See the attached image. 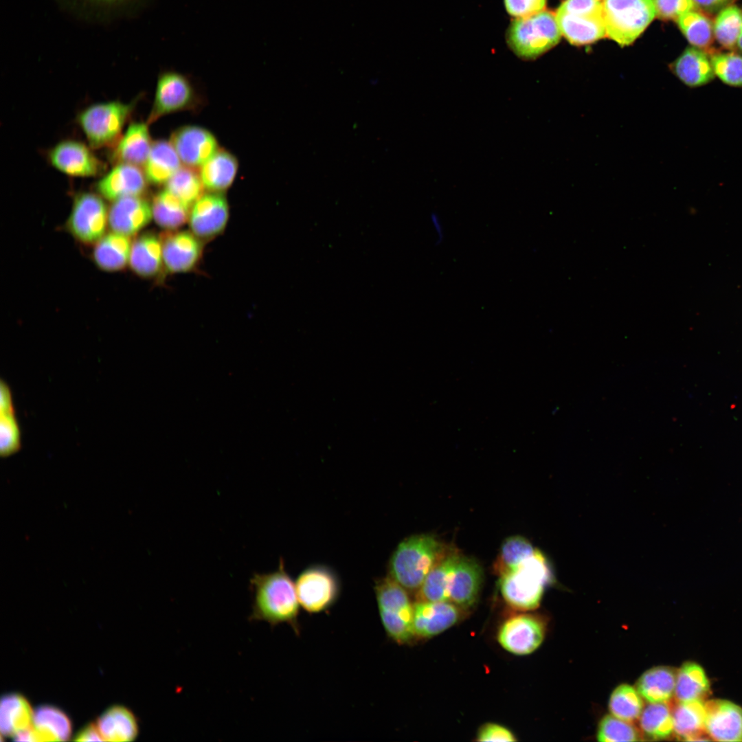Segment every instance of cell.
I'll list each match as a JSON object with an SVG mask.
<instances>
[{"instance_id":"51","label":"cell","mask_w":742,"mask_h":742,"mask_svg":"<svg viewBox=\"0 0 742 742\" xmlns=\"http://www.w3.org/2000/svg\"><path fill=\"white\" fill-rule=\"evenodd\" d=\"M74 740L76 741H102L104 739L97 725L91 723L82 728L76 735Z\"/></svg>"},{"instance_id":"23","label":"cell","mask_w":742,"mask_h":742,"mask_svg":"<svg viewBox=\"0 0 742 742\" xmlns=\"http://www.w3.org/2000/svg\"><path fill=\"white\" fill-rule=\"evenodd\" d=\"M460 555L458 550L449 549L415 594L416 601H449L451 581Z\"/></svg>"},{"instance_id":"4","label":"cell","mask_w":742,"mask_h":742,"mask_svg":"<svg viewBox=\"0 0 742 742\" xmlns=\"http://www.w3.org/2000/svg\"><path fill=\"white\" fill-rule=\"evenodd\" d=\"M561 36L555 13L543 10L535 15L513 19L506 32V41L519 58L535 60L554 47Z\"/></svg>"},{"instance_id":"1","label":"cell","mask_w":742,"mask_h":742,"mask_svg":"<svg viewBox=\"0 0 742 742\" xmlns=\"http://www.w3.org/2000/svg\"><path fill=\"white\" fill-rule=\"evenodd\" d=\"M282 560L272 572L255 573L250 579L254 594L251 621H265L276 626L286 623L300 632V603L295 585L286 572Z\"/></svg>"},{"instance_id":"18","label":"cell","mask_w":742,"mask_h":742,"mask_svg":"<svg viewBox=\"0 0 742 742\" xmlns=\"http://www.w3.org/2000/svg\"><path fill=\"white\" fill-rule=\"evenodd\" d=\"M152 218V205L142 196L114 201L109 210V227L111 231L129 237L143 229Z\"/></svg>"},{"instance_id":"13","label":"cell","mask_w":742,"mask_h":742,"mask_svg":"<svg viewBox=\"0 0 742 742\" xmlns=\"http://www.w3.org/2000/svg\"><path fill=\"white\" fill-rule=\"evenodd\" d=\"M229 218V205L221 192L203 194L191 207L189 226L203 240H210L225 229Z\"/></svg>"},{"instance_id":"31","label":"cell","mask_w":742,"mask_h":742,"mask_svg":"<svg viewBox=\"0 0 742 742\" xmlns=\"http://www.w3.org/2000/svg\"><path fill=\"white\" fill-rule=\"evenodd\" d=\"M144 166L147 181L161 185L180 168V158L170 142L159 139L153 143Z\"/></svg>"},{"instance_id":"14","label":"cell","mask_w":742,"mask_h":742,"mask_svg":"<svg viewBox=\"0 0 742 742\" xmlns=\"http://www.w3.org/2000/svg\"><path fill=\"white\" fill-rule=\"evenodd\" d=\"M50 164L61 172L80 177L100 174L104 165L85 144L65 140L56 144L48 153Z\"/></svg>"},{"instance_id":"11","label":"cell","mask_w":742,"mask_h":742,"mask_svg":"<svg viewBox=\"0 0 742 742\" xmlns=\"http://www.w3.org/2000/svg\"><path fill=\"white\" fill-rule=\"evenodd\" d=\"M160 237L164 269L168 273H186L197 266L203 254V240L191 231H168Z\"/></svg>"},{"instance_id":"29","label":"cell","mask_w":742,"mask_h":742,"mask_svg":"<svg viewBox=\"0 0 742 742\" xmlns=\"http://www.w3.org/2000/svg\"><path fill=\"white\" fill-rule=\"evenodd\" d=\"M673 718L674 732L681 739L710 740L706 735V709L701 700L679 702L673 709Z\"/></svg>"},{"instance_id":"39","label":"cell","mask_w":742,"mask_h":742,"mask_svg":"<svg viewBox=\"0 0 742 742\" xmlns=\"http://www.w3.org/2000/svg\"><path fill=\"white\" fill-rule=\"evenodd\" d=\"M742 27V9L730 5L719 11L713 22L714 36L719 44L728 50L737 49Z\"/></svg>"},{"instance_id":"33","label":"cell","mask_w":742,"mask_h":742,"mask_svg":"<svg viewBox=\"0 0 742 742\" xmlns=\"http://www.w3.org/2000/svg\"><path fill=\"white\" fill-rule=\"evenodd\" d=\"M34 711L28 701L20 694L11 693L1 698L0 728L5 736L14 737L33 724Z\"/></svg>"},{"instance_id":"15","label":"cell","mask_w":742,"mask_h":742,"mask_svg":"<svg viewBox=\"0 0 742 742\" xmlns=\"http://www.w3.org/2000/svg\"><path fill=\"white\" fill-rule=\"evenodd\" d=\"M170 142L182 162L193 168L202 166L218 150L214 135L197 126H184L176 129L171 135Z\"/></svg>"},{"instance_id":"7","label":"cell","mask_w":742,"mask_h":742,"mask_svg":"<svg viewBox=\"0 0 742 742\" xmlns=\"http://www.w3.org/2000/svg\"><path fill=\"white\" fill-rule=\"evenodd\" d=\"M134 103L111 101L92 104L78 116V122L90 146L100 148L115 146L133 109Z\"/></svg>"},{"instance_id":"19","label":"cell","mask_w":742,"mask_h":742,"mask_svg":"<svg viewBox=\"0 0 742 742\" xmlns=\"http://www.w3.org/2000/svg\"><path fill=\"white\" fill-rule=\"evenodd\" d=\"M147 179L138 166L116 164L96 184L99 194L109 201L131 196H142L146 191Z\"/></svg>"},{"instance_id":"43","label":"cell","mask_w":742,"mask_h":742,"mask_svg":"<svg viewBox=\"0 0 742 742\" xmlns=\"http://www.w3.org/2000/svg\"><path fill=\"white\" fill-rule=\"evenodd\" d=\"M631 723L614 715H606L599 723L597 739L601 742L640 741V733Z\"/></svg>"},{"instance_id":"36","label":"cell","mask_w":742,"mask_h":742,"mask_svg":"<svg viewBox=\"0 0 742 742\" xmlns=\"http://www.w3.org/2000/svg\"><path fill=\"white\" fill-rule=\"evenodd\" d=\"M676 22L682 33L693 47L707 52L715 38L713 22L707 14L694 9L680 16Z\"/></svg>"},{"instance_id":"52","label":"cell","mask_w":742,"mask_h":742,"mask_svg":"<svg viewBox=\"0 0 742 742\" xmlns=\"http://www.w3.org/2000/svg\"><path fill=\"white\" fill-rule=\"evenodd\" d=\"M14 412L12 394L9 387L3 381L0 385V412Z\"/></svg>"},{"instance_id":"28","label":"cell","mask_w":742,"mask_h":742,"mask_svg":"<svg viewBox=\"0 0 742 742\" xmlns=\"http://www.w3.org/2000/svg\"><path fill=\"white\" fill-rule=\"evenodd\" d=\"M238 168L236 157L225 149H218L202 166L200 177L210 192H221L234 182Z\"/></svg>"},{"instance_id":"40","label":"cell","mask_w":742,"mask_h":742,"mask_svg":"<svg viewBox=\"0 0 742 742\" xmlns=\"http://www.w3.org/2000/svg\"><path fill=\"white\" fill-rule=\"evenodd\" d=\"M191 167L180 168L166 182V190L189 207L204 194L200 175Z\"/></svg>"},{"instance_id":"6","label":"cell","mask_w":742,"mask_h":742,"mask_svg":"<svg viewBox=\"0 0 742 742\" xmlns=\"http://www.w3.org/2000/svg\"><path fill=\"white\" fill-rule=\"evenodd\" d=\"M606 36L621 46L631 44L656 16L653 0H603Z\"/></svg>"},{"instance_id":"21","label":"cell","mask_w":742,"mask_h":742,"mask_svg":"<svg viewBox=\"0 0 742 742\" xmlns=\"http://www.w3.org/2000/svg\"><path fill=\"white\" fill-rule=\"evenodd\" d=\"M555 16L561 35L572 45H588L607 36L602 12L576 14L556 10Z\"/></svg>"},{"instance_id":"45","label":"cell","mask_w":742,"mask_h":742,"mask_svg":"<svg viewBox=\"0 0 742 742\" xmlns=\"http://www.w3.org/2000/svg\"><path fill=\"white\" fill-rule=\"evenodd\" d=\"M21 447L20 430L14 412H0V453L8 457Z\"/></svg>"},{"instance_id":"41","label":"cell","mask_w":742,"mask_h":742,"mask_svg":"<svg viewBox=\"0 0 742 742\" xmlns=\"http://www.w3.org/2000/svg\"><path fill=\"white\" fill-rule=\"evenodd\" d=\"M609 708L612 715L633 722L640 717L643 701L637 689L628 684H621L611 695Z\"/></svg>"},{"instance_id":"34","label":"cell","mask_w":742,"mask_h":742,"mask_svg":"<svg viewBox=\"0 0 742 742\" xmlns=\"http://www.w3.org/2000/svg\"><path fill=\"white\" fill-rule=\"evenodd\" d=\"M151 205L155 223L167 231L177 229L188 221L191 207L166 189L155 195Z\"/></svg>"},{"instance_id":"16","label":"cell","mask_w":742,"mask_h":742,"mask_svg":"<svg viewBox=\"0 0 742 742\" xmlns=\"http://www.w3.org/2000/svg\"><path fill=\"white\" fill-rule=\"evenodd\" d=\"M706 731L717 741H742V708L728 700L706 702Z\"/></svg>"},{"instance_id":"17","label":"cell","mask_w":742,"mask_h":742,"mask_svg":"<svg viewBox=\"0 0 742 742\" xmlns=\"http://www.w3.org/2000/svg\"><path fill=\"white\" fill-rule=\"evenodd\" d=\"M459 610L449 601H416L413 613L415 637L431 638L448 629L458 620Z\"/></svg>"},{"instance_id":"8","label":"cell","mask_w":742,"mask_h":742,"mask_svg":"<svg viewBox=\"0 0 742 742\" xmlns=\"http://www.w3.org/2000/svg\"><path fill=\"white\" fill-rule=\"evenodd\" d=\"M109 226V210L100 195L82 192L74 198L66 227L71 236L85 245H95Z\"/></svg>"},{"instance_id":"27","label":"cell","mask_w":742,"mask_h":742,"mask_svg":"<svg viewBox=\"0 0 742 742\" xmlns=\"http://www.w3.org/2000/svg\"><path fill=\"white\" fill-rule=\"evenodd\" d=\"M34 741H65L71 734L67 715L52 706H41L34 711L31 728Z\"/></svg>"},{"instance_id":"46","label":"cell","mask_w":742,"mask_h":742,"mask_svg":"<svg viewBox=\"0 0 742 742\" xmlns=\"http://www.w3.org/2000/svg\"><path fill=\"white\" fill-rule=\"evenodd\" d=\"M656 16L663 20L677 21L686 12L695 9L693 0H653Z\"/></svg>"},{"instance_id":"12","label":"cell","mask_w":742,"mask_h":742,"mask_svg":"<svg viewBox=\"0 0 742 742\" xmlns=\"http://www.w3.org/2000/svg\"><path fill=\"white\" fill-rule=\"evenodd\" d=\"M543 622L534 615L521 614L510 617L501 626L497 640L506 651L527 655L541 644L545 633Z\"/></svg>"},{"instance_id":"53","label":"cell","mask_w":742,"mask_h":742,"mask_svg":"<svg viewBox=\"0 0 742 742\" xmlns=\"http://www.w3.org/2000/svg\"><path fill=\"white\" fill-rule=\"evenodd\" d=\"M431 224H432V225H433V227L434 228V230L436 231V234L438 236H437V238H437V243L438 244H440L442 241V239H443V232H442L443 230H442V226L441 221L439 219V218L436 215V214H432L431 216Z\"/></svg>"},{"instance_id":"5","label":"cell","mask_w":742,"mask_h":742,"mask_svg":"<svg viewBox=\"0 0 742 742\" xmlns=\"http://www.w3.org/2000/svg\"><path fill=\"white\" fill-rule=\"evenodd\" d=\"M374 592L379 616L387 636L398 644L414 639V603L409 592L387 575L375 582Z\"/></svg>"},{"instance_id":"54","label":"cell","mask_w":742,"mask_h":742,"mask_svg":"<svg viewBox=\"0 0 742 742\" xmlns=\"http://www.w3.org/2000/svg\"><path fill=\"white\" fill-rule=\"evenodd\" d=\"M737 49L741 54H742V27L738 38Z\"/></svg>"},{"instance_id":"49","label":"cell","mask_w":742,"mask_h":742,"mask_svg":"<svg viewBox=\"0 0 742 742\" xmlns=\"http://www.w3.org/2000/svg\"><path fill=\"white\" fill-rule=\"evenodd\" d=\"M477 740L479 741H515L516 738L506 727L488 723L480 729Z\"/></svg>"},{"instance_id":"37","label":"cell","mask_w":742,"mask_h":742,"mask_svg":"<svg viewBox=\"0 0 742 742\" xmlns=\"http://www.w3.org/2000/svg\"><path fill=\"white\" fill-rule=\"evenodd\" d=\"M535 550L532 543L521 535L506 538L493 563V572L501 576L515 571Z\"/></svg>"},{"instance_id":"38","label":"cell","mask_w":742,"mask_h":742,"mask_svg":"<svg viewBox=\"0 0 742 742\" xmlns=\"http://www.w3.org/2000/svg\"><path fill=\"white\" fill-rule=\"evenodd\" d=\"M644 734L653 739H663L674 731L673 712L666 702L650 703L639 718Z\"/></svg>"},{"instance_id":"24","label":"cell","mask_w":742,"mask_h":742,"mask_svg":"<svg viewBox=\"0 0 742 742\" xmlns=\"http://www.w3.org/2000/svg\"><path fill=\"white\" fill-rule=\"evenodd\" d=\"M148 123L133 122L115 145L111 161L115 164L144 166L150 154L152 142Z\"/></svg>"},{"instance_id":"48","label":"cell","mask_w":742,"mask_h":742,"mask_svg":"<svg viewBox=\"0 0 742 742\" xmlns=\"http://www.w3.org/2000/svg\"><path fill=\"white\" fill-rule=\"evenodd\" d=\"M603 1V0H564L557 10L576 14L600 13Z\"/></svg>"},{"instance_id":"30","label":"cell","mask_w":742,"mask_h":742,"mask_svg":"<svg viewBox=\"0 0 742 742\" xmlns=\"http://www.w3.org/2000/svg\"><path fill=\"white\" fill-rule=\"evenodd\" d=\"M96 725L106 741H132L139 732L135 716L122 706L106 710L98 718Z\"/></svg>"},{"instance_id":"9","label":"cell","mask_w":742,"mask_h":742,"mask_svg":"<svg viewBox=\"0 0 742 742\" xmlns=\"http://www.w3.org/2000/svg\"><path fill=\"white\" fill-rule=\"evenodd\" d=\"M295 589L300 606L306 611L317 614L333 606L340 593V583L335 572L324 565H313L297 576Z\"/></svg>"},{"instance_id":"20","label":"cell","mask_w":742,"mask_h":742,"mask_svg":"<svg viewBox=\"0 0 742 742\" xmlns=\"http://www.w3.org/2000/svg\"><path fill=\"white\" fill-rule=\"evenodd\" d=\"M483 580V570L473 558L461 554L451 581L449 601L460 609H468L476 603Z\"/></svg>"},{"instance_id":"22","label":"cell","mask_w":742,"mask_h":742,"mask_svg":"<svg viewBox=\"0 0 742 742\" xmlns=\"http://www.w3.org/2000/svg\"><path fill=\"white\" fill-rule=\"evenodd\" d=\"M669 68L682 82L690 88L706 85L715 77L709 53L693 46L687 47L669 65Z\"/></svg>"},{"instance_id":"44","label":"cell","mask_w":742,"mask_h":742,"mask_svg":"<svg viewBox=\"0 0 742 742\" xmlns=\"http://www.w3.org/2000/svg\"><path fill=\"white\" fill-rule=\"evenodd\" d=\"M133 0H62L68 7L82 14L95 18L111 17L125 13Z\"/></svg>"},{"instance_id":"10","label":"cell","mask_w":742,"mask_h":742,"mask_svg":"<svg viewBox=\"0 0 742 742\" xmlns=\"http://www.w3.org/2000/svg\"><path fill=\"white\" fill-rule=\"evenodd\" d=\"M197 102L195 90L186 77L173 71L164 73L157 81L147 123L151 124L169 113L192 109Z\"/></svg>"},{"instance_id":"47","label":"cell","mask_w":742,"mask_h":742,"mask_svg":"<svg viewBox=\"0 0 742 742\" xmlns=\"http://www.w3.org/2000/svg\"><path fill=\"white\" fill-rule=\"evenodd\" d=\"M506 12L514 19L528 17L546 10L547 0H503Z\"/></svg>"},{"instance_id":"50","label":"cell","mask_w":742,"mask_h":742,"mask_svg":"<svg viewBox=\"0 0 742 742\" xmlns=\"http://www.w3.org/2000/svg\"><path fill=\"white\" fill-rule=\"evenodd\" d=\"M737 0H693L695 8L707 14H717L723 8L732 5Z\"/></svg>"},{"instance_id":"32","label":"cell","mask_w":742,"mask_h":742,"mask_svg":"<svg viewBox=\"0 0 742 742\" xmlns=\"http://www.w3.org/2000/svg\"><path fill=\"white\" fill-rule=\"evenodd\" d=\"M676 675L671 667H653L640 676L636 689L650 703L666 702L675 693Z\"/></svg>"},{"instance_id":"42","label":"cell","mask_w":742,"mask_h":742,"mask_svg":"<svg viewBox=\"0 0 742 742\" xmlns=\"http://www.w3.org/2000/svg\"><path fill=\"white\" fill-rule=\"evenodd\" d=\"M709 54L715 76L728 86L742 87V56L734 52Z\"/></svg>"},{"instance_id":"25","label":"cell","mask_w":742,"mask_h":742,"mask_svg":"<svg viewBox=\"0 0 742 742\" xmlns=\"http://www.w3.org/2000/svg\"><path fill=\"white\" fill-rule=\"evenodd\" d=\"M131 269L144 278H153L164 269L160 236L153 232L139 235L132 243L128 264Z\"/></svg>"},{"instance_id":"2","label":"cell","mask_w":742,"mask_h":742,"mask_svg":"<svg viewBox=\"0 0 742 742\" xmlns=\"http://www.w3.org/2000/svg\"><path fill=\"white\" fill-rule=\"evenodd\" d=\"M448 548L429 534L413 535L402 540L387 564V575L408 592L416 593Z\"/></svg>"},{"instance_id":"3","label":"cell","mask_w":742,"mask_h":742,"mask_svg":"<svg viewBox=\"0 0 742 742\" xmlns=\"http://www.w3.org/2000/svg\"><path fill=\"white\" fill-rule=\"evenodd\" d=\"M552 573L544 555L537 549L513 572L499 576V587L506 603L520 611L536 609Z\"/></svg>"},{"instance_id":"35","label":"cell","mask_w":742,"mask_h":742,"mask_svg":"<svg viewBox=\"0 0 742 742\" xmlns=\"http://www.w3.org/2000/svg\"><path fill=\"white\" fill-rule=\"evenodd\" d=\"M710 691V682L704 668L693 662L684 663L676 675L675 695L679 702L701 700Z\"/></svg>"},{"instance_id":"26","label":"cell","mask_w":742,"mask_h":742,"mask_svg":"<svg viewBox=\"0 0 742 742\" xmlns=\"http://www.w3.org/2000/svg\"><path fill=\"white\" fill-rule=\"evenodd\" d=\"M132 243L131 237L111 232L106 234L94 246L93 258L98 267L115 272L129 264Z\"/></svg>"}]
</instances>
